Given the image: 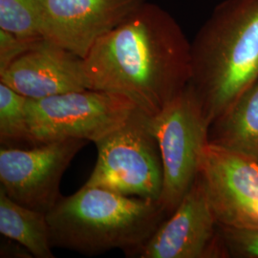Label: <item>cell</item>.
Here are the masks:
<instances>
[{"mask_svg":"<svg viewBox=\"0 0 258 258\" xmlns=\"http://www.w3.org/2000/svg\"><path fill=\"white\" fill-rule=\"evenodd\" d=\"M88 89L120 94L153 117L191 79V41L175 18L146 1L83 57Z\"/></svg>","mask_w":258,"mask_h":258,"instance_id":"cell-1","label":"cell"},{"mask_svg":"<svg viewBox=\"0 0 258 258\" xmlns=\"http://www.w3.org/2000/svg\"><path fill=\"white\" fill-rule=\"evenodd\" d=\"M258 81V0H223L191 40L189 85L212 123Z\"/></svg>","mask_w":258,"mask_h":258,"instance_id":"cell-2","label":"cell"},{"mask_svg":"<svg viewBox=\"0 0 258 258\" xmlns=\"http://www.w3.org/2000/svg\"><path fill=\"white\" fill-rule=\"evenodd\" d=\"M159 201L85 186L61 196L47 213L53 248L84 255L143 245L167 217Z\"/></svg>","mask_w":258,"mask_h":258,"instance_id":"cell-3","label":"cell"},{"mask_svg":"<svg viewBox=\"0 0 258 258\" xmlns=\"http://www.w3.org/2000/svg\"><path fill=\"white\" fill-rule=\"evenodd\" d=\"M149 117L137 108L121 126L95 143L97 161L83 185L160 200L164 170Z\"/></svg>","mask_w":258,"mask_h":258,"instance_id":"cell-4","label":"cell"},{"mask_svg":"<svg viewBox=\"0 0 258 258\" xmlns=\"http://www.w3.org/2000/svg\"><path fill=\"white\" fill-rule=\"evenodd\" d=\"M137 108L122 95L94 89L29 99L30 146L67 139L95 144L121 126Z\"/></svg>","mask_w":258,"mask_h":258,"instance_id":"cell-5","label":"cell"},{"mask_svg":"<svg viewBox=\"0 0 258 258\" xmlns=\"http://www.w3.org/2000/svg\"><path fill=\"white\" fill-rule=\"evenodd\" d=\"M210 125L189 84L164 110L149 117V126L160 148L164 170L159 202L168 216L199 175L204 150L209 144Z\"/></svg>","mask_w":258,"mask_h":258,"instance_id":"cell-6","label":"cell"},{"mask_svg":"<svg viewBox=\"0 0 258 258\" xmlns=\"http://www.w3.org/2000/svg\"><path fill=\"white\" fill-rule=\"evenodd\" d=\"M87 141L67 139L27 149H0V188L11 199L48 213L61 198L60 181Z\"/></svg>","mask_w":258,"mask_h":258,"instance_id":"cell-7","label":"cell"},{"mask_svg":"<svg viewBox=\"0 0 258 258\" xmlns=\"http://www.w3.org/2000/svg\"><path fill=\"white\" fill-rule=\"evenodd\" d=\"M125 256L227 257L221 228L212 212L200 173L175 211L143 245L125 253Z\"/></svg>","mask_w":258,"mask_h":258,"instance_id":"cell-8","label":"cell"},{"mask_svg":"<svg viewBox=\"0 0 258 258\" xmlns=\"http://www.w3.org/2000/svg\"><path fill=\"white\" fill-rule=\"evenodd\" d=\"M199 173L220 227L257 231L258 163L209 143Z\"/></svg>","mask_w":258,"mask_h":258,"instance_id":"cell-9","label":"cell"},{"mask_svg":"<svg viewBox=\"0 0 258 258\" xmlns=\"http://www.w3.org/2000/svg\"><path fill=\"white\" fill-rule=\"evenodd\" d=\"M147 0H44L42 37L84 57Z\"/></svg>","mask_w":258,"mask_h":258,"instance_id":"cell-10","label":"cell"},{"mask_svg":"<svg viewBox=\"0 0 258 258\" xmlns=\"http://www.w3.org/2000/svg\"><path fill=\"white\" fill-rule=\"evenodd\" d=\"M0 83L30 100L88 89L83 57L46 39L1 72Z\"/></svg>","mask_w":258,"mask_h":258,"instance_id":"cell-11","label":"cell"},{"mask_svg":"<svg viewBox=\"0 0 258 258\" xmlns=\"http://www.w3.org/2000/svg\"><path fill=\"white\" fill-rule=\"evenodd\" d=\"M209 143L258 163V81L212 120Z\"/></svg>","mask_w":258,"mask_h":258,"instance_id":"cell-12","label":"cell"},{"mask_svg":"<svg viewBox=\"0 0 258 258\" xmlns=\"http://www.w3.org/2000/svg\"><path fill=\"white\" fill-rule=\"evenodd\" d=\"M0 232L26 248L33 257H54L46 213L14 201L1 188Z\"/></svg>","mask_w":258,"mask_h":258,"instance_id":"cell-13","label":"cell"},{"mask_svg":"<svg viewBox=\"0 0 258 258\" xmlns=\"http://www.w3.org/2000/svg\"><path fill=\"white\" fill-rule=\"evenodd\" d=\"M28 98L7 84L0 83V142L2 147L30 146L28 128Z\"/></svg>","mask_w":258,"mask_h":258,"instance_id":"cell-14","label":"cell"},{"mask_svg":"<svg viewBox=\"0 0 258 258\" xmlns=\"http://www.w3.org/2000/svg\"><path fill=\"white\" fill-rule=\"evenodd\" d=\"M44 0H0V30L18 37H42Z\"/></svg>","mask_w":258,"mask_h":258,"instance_id":"cell-15","label":"cell"},{"mask_svg":"<svg viewBox=\"0 0 258 258\" xmlns=\"http://www.w3.org/2000/svg\"><path fill=\"white\" fill-rule=\"evenodd\" d=\"M220 228L227 257L258 258V230Z\"/></svg>","mask_w":258,"mask_h":258,"instance_id":"cell-16","label":"cell"},{"mask_svg":"<svg viewBox=\"0 0 258 258\" xmlns=\"http://www.w3.org/2000/svg\"><path fill=\"white\" fill-rule=\"evenodd\" d=\"M42 39L18 37L9 32L0 30V73L14 60L37 45Z\"/></svg>","mask_w":258,"mask_h":258,"instance_id":"cell-17","label":"cell"}]
</instances>
